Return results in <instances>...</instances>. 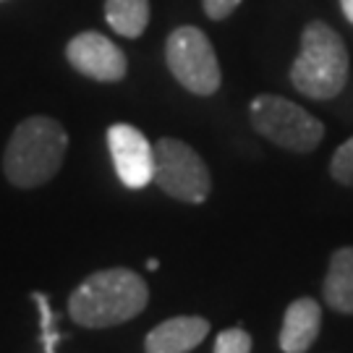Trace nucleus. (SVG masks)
<instances>
[{"mask_svg": "<svg viewBox=\"0 0 353 353\" xmlns=\"http://www.w3.org/2000/svg\"><path fill=\"white\" fill-rule=\"evenodd\" d=\"M322 299L332 312L353 314V246L332 252L322 283Z\"/></svg>", "mask_w": 353, "mask_h": 353, "instance_id": "9b49d317", "label": "nucleus"}, {"mask_svg": "<svg viewBox=\"0 0 353 353\" xmlns=\"http://www.w3.org/2000/svg\"><path fill=\"white\" fill-rule=\"evenodd\" d=\"M150 288L141 275L126 267L92 272L68 299V314L76 325L92 330L115 327L147 309Z\"/></svg>", "mask_w": 353, "mask_h": 353, "instance_id": "f257e3e1", "label": "nucleus"}, {"mask_svg": "<svg viewBox=\"0 0 353 353\" xmlns=\"http://www.w3.org/2000/svg\"><path fill=\"white\" fill-rule=\"evenodd\" d=\"M214 353H252V335L241 327L223 330L214 338Z\"/></svg>", "mask_w": 353, "mask_h": 353, "instance_id": "4468645a", "label": "nucleus"}, {"mask_svg": "<svg viewBox=\"0 0 353 353\" xmlns=\"http://www.w3.org/2000/svg\"><path fill=\"white\" fill-rule=\"evenodd\" d=\"M330 176L335 178L341 186L353 189V137L335 150L332 160H330Z\"/></svg>", "mask_w": 353, "mask_h": 353, "instance_id": "ddd939ff", "label": "nucleus"}, {"mask_svg": "<svg viewBox=\"0 0 353 353\" xmlns=\"http://www.w3.org/2000/svg\"><path fill=\"white\" fill-rule=\"evenodd\" d=\"M202 3H204V13L212 21H223V19H228L241 6V0H202Z\"/></svg>", "mask_w": 353, "mask_h": 353, "instance_id": "dca6fc26", "label": "nucleus"}, {"mask_svg": "<svg viewBox=\"0 0 353 353\" xmlns=\"http://www.w3.org/2000/svg\"><path fill=\"white\" fill-rule=\"evenodd\" d=\"M68 152L65 128L48 115H32L21 121L8 139L3 154L6 178L19 189H37L61 170Z\"/></svg>", "mask_w": 353, "mask_h": 353, "instance_id": "f03ea898", "label": "nucleus"}, {"mask_svg": "<svg viewBox=\"0 0 353 353\" xmlns=\"http://www.w3.org/2000/svg\"><path fill=\"white\" fill-rule=\"evenodd\" d=\"M210 335L204 316H170L152 330L144 341L147 353H189Z\"/></svg>", "mask_w": 353, "mask_h": 353, "instance_id": "9d476101", "label": "nucleus"}, {"mask_svg": "<svg viewBox=\"0 0 353 353\" xmlns=\"http://www.w3.org/2000/svg\"><path fill=\"white\" fill-rule=\"evenodd\" d=\"M65 58L79 74L89 76L94 81H121L128 71L123 50L100 34V32H81L65 45Z\"/></svg>", "mask_w": 353, "mask_h": 353, "instance_id": "6e6552de", "label": "nucleus"}, {"mask_svg": "<svg viewBox=\"0 0 353 353\" xmlns=\"http://www.w3.org/2000/svg\"><path fill=\"white\" fill-rule=\"evenodd\" d=\"M252 126L288 152H314L325 139V126L301 105L280 94H259L252 102Z\"/></svg>", "mask_w": 353, "mask_h": 353, "instance_id": "20e7f679", "label": "nucleus"}, {"mask_svg": "<svg viewBox=\"0 0 353 353\" xmlns=\"http://www.w3.org/2000/svg\"><path fill=\"white\" fill-rule=\"evenodd\" d=\"M34 301H37V309H39V327H42V345H45V353H55V345H58V332L52 327V322H55V316L50 312V301H48V296L45 293H34Z\"/></svg>", "mask_w": 353, "mask_h": 353, "instance_id": "2eb2a0df", "label": "nucleus"}, {"mask_svg": "<svg viewBox=\"0 0 353 353\" xmlns=\"http://www.w3.org/2000/svg\"><path fill=\"white\" fill-rule=\"evenodd\" d=\"M152 181L163 189V194L189 204H202L212 191V176L199 152H194L186 141L170 137L154 144Z\"/></svg>", "mask_w": 353, "mask_h": 353, "instance_id": "39448f33", "label": "nucleus"}, {"mask_svg": "<svg viewBox=\"0 0 353 353\" xmlns=\"http://www.w3.org/2000/svg\"><path fill=\"white\" fill-rule=\"evenodd\" d=\"M165 61L170 74L178 79L181 87L194 94H214L220 89L223 74L210 37L196 26H178L168 37L165 45Z\"/></svg>", "mask_w": 353, "mask_h": 353, "instance_id": "423d86ee", "label": "nucleus"}, {"mask_svg": "<svg viewBox=\"0 0 353 353\" xmlns=\"http://www.w3.org/2000/svg\"><path fill=\"white\" fill-rule=\"evenodd\" d=\"M341 8H343V13H345V19L353 24V0H341Z\"/></svg>", "mask_w": 353, "mask_h": 353, "instance_id": "f3484780", "label": "nucleus"}, {"mask_svg": "<svg viewBox=\"0 0 353 353\" xmlns=\"http://www.w3.org/2000/svg\"><path fill=\"white\" fill-rule=\"evenodd\" d=\"M348 81V50L343 37L325 21L306 24L301 52L290 65V84L312 100L338 97Z\"/></svg>", "mask_w": 353, "mask_h": 353, "instance_id": "7ed1b4c3", "label": "nucleus"}, {"mask_svg": "<svg viewBox=\"0 0 353 353\" xmlns=\"http://www.w3.org/2000/svg\"><path fill=\"white\" fill-rule=\"evenodd\" d=\"M157 267H160L157 259H150V262H147V270H157Z\"/></svg>", "mask_w": 353, "mask_h": 353, "instance_id": "a211bd4d", "label": "nucleus"}, {"mask_svg": "<svg viewBox=\"0 0 353 353\" xmlns=\"http://www.w3.org/2000/svg\"><path fill=\"white\" fill-rule=\"evenodd\" d=\"M105 19L121 37H139L150 24V0H105Z\"/></svg>", "mask_w": 353, "mask_h": 353, "instance_id": "f8f14e48", "label": "nucleus"}, {"mask_svg": "<svg viewBox=\"0 0 353 353\" xmlns=\"http://www.w3.org/2000/svg\"><path fill=\"white\" fill-rule=\"evenodd\" d=\"M322 330V306L312 296H301L288 303L283 327H280V348L283 353H306L314 345Z\"/></svg>", "mask_w": 353, "mask_h": 353, "instance_id": "1a4fd4ad", "label": "nucleus"}, {"mask_svg": "<svg viewBox=\"0 0 353 353\" xmlns=\"http://www.w3.org/2000/svg\"><path fill=\"white\" fill-rule=\"evenodd\" d=\"M108 147L115 173L126 189H144L154 176V147L137 126L113 123L108 128Z\"/></svg>", "mask_w": 353, "mask_h": 353, "instance_id": "0eeeda50", "label": "nucleus"}]
</instances>
